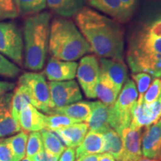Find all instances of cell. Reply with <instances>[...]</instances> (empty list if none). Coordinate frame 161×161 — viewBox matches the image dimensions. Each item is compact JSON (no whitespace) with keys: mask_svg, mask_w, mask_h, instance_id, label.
Returning <instances> with one entry per match:
<instances>
[{"mask_svg":"<svg viewBox=\"0 0 161 161\" xmlns=\"http://www.w3.org/2000/svg\"><path fill=\"white\" fill-rule=\"evenodd\" d=\"M87 3L93 8L111 17L118 23H124L129 21L120 0H87Z\"/></svg>","mask_w":161,"mask_h":161,"instance_id":"44dd1931","label":"cell"},{"mask_svg":"<svg viewBox=\"0 0 161 161\" xmlns=\"http://www.w3.org/2000/svg\"><path fill=\"white\" fill-rule=\"evenodd\" d=\"M101 154H87L78 158L76 161H99Z\"/></svg>","mask_w":161,"mask_h":161,"instance_id":"ab89813d","label":"cell"},{"mask_svg":"<svg viewBox=\"0 0 161 161\" xmlns=\"http://www.w3.org/2000/svg\"><path fill=\"white\" fill-rule=\"evenodd\" d=\"M102 134L105 142L104 152L109 153L116 161H120L123 156L124 150L122 136L114 129H110Z\"/></svg>","mask_w":161,"mask_h":161,"instance_id":"cb8c5ba5","label":"cell"},{"mask_svg":"<svg viewBox=\"0 0 161 161\" xmlns=\"http://www.w3.org/2000/svg\"><path fill=\"white\" fill-rule=\"evenodd\" d=\"M49 52L56 59L75 61L92 50L75 23L60 17L54 18L50 25Z\"/></svg>","mask_w":161,"mask_h":161,"instance_id":"277c9868","label":"cell"},{"mask_svg":"<svg viewBox=\"0 0 161 161\" xmlns=\"http://www.w3.org/2000/svg\"><path fill=\"white\" fill-rule=\"evenodd\" d=\"M23 34L17 25L12 22H0V53L23 66Z\"/></svg>","mask_w":161,"mask_h":161,"instance_id":"52a82bcc","label":"cell"},{"mask_svg":"<svg viewBox=\"0 0 161 161\" xmlns=\"http://www.w3.org/2000/svg\"><path fill=\"white\" fill-rule=\"evenodd\" d=\"M12 96V92L0 96V138L12 136L21 130L19 122L11 114Z\"/></svg>","mask_w":161,"mask_h":161,"instance_id":"7c38bea8","label":"cell"},{"mask_svg":"<svg viewBox=\"0 0 161 161\" xmlns=\"http://www.w3.org/2000/svg\"><path fill=\"white\" fill-rule=\"evenodd\" d=\"M100 72L99 61L96 55L84 56L78 65L76 76L86 96L96 98V86Z\"/></svg>","mask_w":161,"mask_h":161,"instance_id":"ba28073f","label":"cell"},{"mask_svg":"<svg viewBox=\"0 0 161 161\" xmlns=\"http://www.w3.org/2000/svg\"><path fill=\"white\" fill-rule=\"evenodd\" d=\"M158 160H160L161 161V154H160V155L159 156V158H158Z\"/></svg>","mask_w":161,"mask_h":161,"instance_id":"f6af8a7d","label":"cell"},{"mask_svg":"<svg viewBox=\"0 0 161 161\" xmlns=\"http://www.w3.org/2000/svg\"><path fill=\"white\" fill-rule=\"evenodd\" d=\"M104 139L101 133L90 130L84 137L83 142L75 150V158L87 154L104 153Z\"/></svg>","mask_w":161,"mask_h":161,"instance_id":"7402d4cb","label":"cell"},{"mask_svg":"<svg viewBox=\"0 0 161 161\" xmlns=\"http://www.w3.org/2000/svg\"><path fill=\"white\" fill-rule=\"evenodd\" d=\"M28 104H32L31 96L25 86L18 84L13 92L11 100V114L16 121L18 122L20 112Z\"/></svg>","mask_w":161,"mask_h":161,"instance_id":"d4e9b609","label":"cell"},{"mask_svg":"<svg viewBox=\"0 0 161 161\" xmlns=\"http://www.w3.org/2000/svg\"><path fill=\"white\" fill-rule=\"evenodd\" d=\"M75 150L73 148H66L58 161H75Z\"/></svg>","mask_w":161,"mask_h":161,"instance_id":"74e56055","label":"cell"},{"mask_svg":"<svg viewBox=\"0 0 161 161\" xmlns=\"http://www.w3.org/2000/svg\"><path fill=\"white\" fill-rule=\"evenodd\" d=\"M18 84H23L29 91L32 99V105L51 115L52 109L49 86L43 74L25 72L19 77Z\"/></svg>","mask_w":161,"mask_h":161,"instance_id":"8992f818","label":"cell"},{"mask_svg":"<svg viewBox=\"0 0 161 161\" xmlns=\"http://www.w3.org/2000/svg\"><path fill=\"white\" fill-rule=\"evenodd\" d=\"M15 88V84L10 82L0 80V96L7 92H11Z\"/></svg>","mask_w":161,"mask_h":161,"instance_id":"f35d334b","label":"cell"},{"mask_svg":"<svg viewBox=\"0 0 161 161\" xmlns=\"http://www.w3.org/2000/svg\"><path fill=\"white\" fill-rule=\"evenodd\" d=\"M132 78L135 80L137 90L139 91V98H143L144 94L149 87L152 80V76L146 72H138L132 75Z\"/></svg>","mask_w":161,"mask_h":161,"instance_id":"d6a6232c","label":"cell"},{"mask_svg":"<svg viewBox=\"0 0 161 161\" xmlns=\"http://www.w3.org/2000/svg\"><path fill=\"white\" fill-rule=\"evenodd\" d=\"M120 2L127 18L130 20L137 8L138 0H120Z\"/></svg>","mask_w":161,"mask_h":161,"instance_id":"d590c367","label":"cell"},{"mask_svg":"<svg viewBox=\"0 0 161 161\" xmlns=\"http://www.w3.org/2000/svg\"><path fill=\"white\" fill-rule=\"evenodd\" d=\"M78 121L59 114H52V115L45 116V129L49 130L51 131L60 129V128L68 127L78 123Z\"/></svg>","mask_w":161,"mask_h":161,"instance_id":"f1b7e54d","label":"cell"},{"mask_svg":"<svg viewBox=\"0 0 161 161\" xmlns=\"http://www.w3.org/2000/svg\"><path fill=\"white\" fill-rule=\"evenodd\" d=\"M20 72V69L15 64L7 59L0 53V76L5 78H15Z\"/></svg>","mask_w":161,"mask_h":161,"instance_id":"4dcf8cb0","label":"cell"},{"mask_svg":"<svg viewBox=\"0 0 161 161\" xmlns=\"http://www.w3.org/2000/svg\"><path fill=\"white\" fill-rule=\"evenodd\" d=\"M95 92L96 98H99L102 103L108 106H113L119 94L120 90H118L109 76L100 69Z\"/></svg>","mask_w":161,"mask_h":161,"instance_id":"d6986e66","label":"cell"},{"mask_svg":"<svg viewBox=\"0 0 161 161\" xmlns=\"http://www.w3.org/2000/svg\"><path fill=\"white\" fill-rule=\"evenodd\" d=\"M161 93V79L155 78L152 84H150L143 96V102L146 104H152L158 99Z\"/></svg>","mask_w":161,"mask_h":161,"instance_id":"836d02e7","label":"cell"},{"mask_svg":"<svg viewBox=\"0 0 161 161\" xmlns=\"http://www.w3.org/2000/svg\"><path fill=\"white\" fill-rule=\"evenodd\" d=\"M44 150L43 139L39 131L31 132L29 135L26 145V158L31 159L36 154Z\"/></svg>","mask_w":161,"mask_h":161,"instance_id":"f546056e","label":"cell"},{"mask_svg":"<svg viewBox=\"0 0 161 161\" xmlns=\"http://www.w3.org/2000/svg\"><path fill=\"white\" fill-rule=\"evenodd\" d=\"M138 99V92L136 84L128 79L112 106V129L118 134L130 126L132 119V112Z\"/></svg>","mask_w":161,"mask_h":161,"instance_id":"5b68a950","label":"cell"},{"mask_svg":"<svg viewBox=\"0 0 161 161\" xmlns=\"http://www.w3.org/2000/svg\"><path fill=\"white\" fill-rule=\"evenodd\" d=\"M123 142V156L120 161H138L142 158V129L128 127L121 132Z\"/></svg>","mask_w":161,"mask_h":161,"instance_id":"5bb4252c","label":"cell"},{"mask_svg":"<svg viewBox=\"0 0 161 161\" xmlns=\"http://www.w3.org/2000/svg\"><path fill=\"white\" fill-rule=\"evenodd\" d=\"M99 161H116V159L109 153L104 152L101 154Z\"/></svg>","mask_w":161,"mask_h":161,"instance_id":"60d3db41","label":"cell"},{"mask_svg":"<svg viewBox=\"0 0 161 161\" xmlns=\"http://www.w3.org/2000/svg\"><path fill=\"white\" fill-rule=\"evenodd\" d=\"M153 16H154V17H155L156 18H158V19L161 22V6L160 8H159L158 11H157L156 13L154 14Z\"/></svg>","mask_w":161,"mask_h":161,"instance_id":"b9f144b4","label":"cell"},{"mask_svg":"<svg viewBox=\"0 0 161 161\" xmlns=\"http://www.w3.org/2000/svg\"><path fill=\"white\" fill-rule=\"evenodd\" d=\"M161 118V93L158 99L152 104H146L143 98H138L132 112V119L130 128L133 129H142L156 123Z\"/></svg>","mask_w":161,"mask_h":161,"instance_id":"30bf717a","label":"cell"},{"mask_svg":"<svg viewBox=\"0 0 161 161\" xmlns=\"http://www.w3.org/2000/svg\"><path fill=\"white\" fill-rule=\"evenodd\" d=\"M0 161H14V154L7 138H0Z\"/></svg>","mask_w":161,"mask_h":161,"instance_id":"e575fe53","label":"cell"},{"mask_svg":"<svg viewBox=\"0 0 161 161\" xmlns=\"http://www.w3.org/2000/svg\"><path fill=\"white\" fill-rule=\"evenodd\" d=\"M127 61L134 73L146 72L161 77V35L148 31L140 23L128 39Z\"/></svg>","mask_w":161,"mask_h":161,"instance_id":"7a4b0ae2","label":"cell"},{"mask_svg":"<svg viewBox=\"0 0 161 161\" xmlns=\"http://www.w3.org/2000/svg\"><path fill=\"white\" fill-rule=\"evenodd\" d=\"M138 161H159L158 160H156V159H149L147 158H141Z\"/></svg>","mask_w":161,"mask_h":161,"instance_id":"7bdbcfd3","label":"cell"},{"mask_svg":"<svg viewBox=\"0 0 161 161\" xmlns=\"http://www.w3.org/2000/svg\"><path fill=\"white\" fill-rule=\"evenodd\" d=\"M112 106H108L102 102H95L93 110L86 121L90 130L104 134L112 129Z\"/></svg>","mask_w":161,"mask_h":161,"instance_id":"9a60e30c","label":"cell"},{"mask_svg":"<svg viewBox=\"0 0 161 161\" xmlns=\"http://www.w3.org/2000/svg\"><path fill=\"white\" fill-rule=\"evenodd\" d=\"M78 64L74 61H65L51 58L44 69V75L50 81L73 80L76 76Z\"/></svg>","mask_w":161,"mask_h":161,"instance_id":"8fae6325","label":"cell"},{"mask_svg":"<svg viewBox=\"0 0 161 161\" xmlns=\"http://www.w3.org/2000/svg\"><path fill=\"white\" fill-rule=\"evenodd\" d=\"M45 116L35 106L28 104L20 112L19 124L25 131H40L45 128Z\"/></svg>","mask_w":161,"mask_h":161,"instance_id":"2e32d148","label":"cell"},{"mask_svg":"<svg viewBox=\"0 0 161 161\" xmlns=\"http://www.w3.org/2000/svg\"><path fill=\"white\" fill-rule=\"evenodd\" d=\"M52 15L43 11L30 15L23 24V61L26 69L40 71L43 68L49 51Z\"/></svg>","mask_w":161,"mask_h":161,"instance_id":"3957f363","label":"cell"},{"mask_svg":"<svg viewBox=\"0 0 161 161\" xmlns=\"http://www.w3.org/2000/svg\"><path fill=\"white\" fill-rule=\"evenodd\" d=\"M28 137L29 135L27 132L24 130L17 133L16 135L11 136L7 138L13 151L14 161H20L25 158Z\"/></svg>","mask_w":161,"mask_h":161,"instance_id":"4316f807","label":"cell"},{"mask_svg":"<svg viewBox=\"0 0 161 161\" xmlns=\"http://www.w3.org/2000/svg\"><path fill=\"white\" fill-rule=\"evenodd\" d=\"M75 21L92 52L100 58L123 60L124 29L119 23L87 7L76 14Z\"/></svg>","mask_w":161,"mask_h":161,"instance_id":"6da1fadb","label":"cell"},{"mask_svg":"<svg viewBox=\"0 0 161 161\" xmlns=\"http://www.w3.org/2000/svg\"><path fill=\"white\" fill-rule=\"evenodd\" d=\"M142 154L145 158L158 159L161 154V119L146 127L142 136Z\"/></svg>","mask_w":161,"mask_h":161,"instance_id":"4fadbf2b","label":"cell"},{"mask_svg":"<svg viewBox=\"0 0 161 161\" xmlns=\"http://www.w3.org/2000/svg\"><path fill=\"white\" fill-rule=\"evenodd\" d=\"M95 102H78L63 108H55L52 114H59L78 121L79 122H86L93 110Z\"/></svg>","mask_w":161,"mask_h":161,"instance_id":"ffe728a7","label":"cell"},{"mask_svg":"<svg viewBox=\"0 0 161 161\" xmlns=\"http://www.w3.org/2000/svg\"><path fill=\"white\" fill-rule=\"evenodd\" d=\"M59 157L52 155L45 150L42 151L30 159L31 161H58Z\"/></svg>","mask_w":161,"mask_h":161,"instance_id":"8d00e7d4","label":"cell"},{"mask_svg":"<svg viewBox=\"0 0 161 161\" xmlns=\"http://www.w3.org/2000/svg\"><path fill=\"white\" fill-rule=\"evenodd\" d=\"M46 6L62 17L75 16L84 7V0H46Z\"/></svg>","mask_w":161,"mask_h":161,"instance_id":"603a6c76","label":"cell"},{"mask_svg":"<svg viewBox=\"0 0 161 161\" xmlns=\"http://www.w3.org/2000/svg\"><path fill=\"white\" fill-rule=\"evenodd\" d=\"M49 86L52 110L69 105L82 99L79 86L75 80L50 81Z\"/></svg>","mask_w":161,"mask_h":161,"instance_id":"9c48e42d","label":"cell"},{"mask_svg":"<svg viewBox=\"0 0 161 161\" xmlns=\"http://www.w3.org/2000/svg\"><path fill=\"white\" fill-rule=\"evenodd\" d=\"M20 161H31V160H30V159H29V158H24L23 160H21Z\"/></svg>","mask_w":161,"mask_h":161,"instance_id":"ee69618b","label":"cell"},{"mask_svg":"<svg viewBox=\"0 0 161 161\" xmlns=\"http://www.w3.org/2000/svg\"><path fill=\"white\" fill-rule=\"evenodd\" d=\"M19 14L30 16L40 13L46 7V0H14Z\"/></svg>","mask_w":161,"mask_h":161,"instance_id":"83f0119b","label":"cell"},{"mask_svg":"<svg viewBox=\"0 0 161 161\" xmlns=\"http://www.w3.org/2000/svg\"><path fill=\"white\" fill-rule=\"evenodd\" d=\"M100 69L109 76L118 90L121 91L122 86L128 80V71L123 60L101 58Z\"/></svg>","mask_w":161,"mask_h":161,"instance_id":"e0dca14e","label":"cell"},{"mask_svg":"<svg viewBox=\"0 0 161 161\" xmlns=\"http://www.w3.org/2000/svg\"><path fill=\"white\" fill-rule=\"evenodd\" d=\"M89 129L86 122H78L68 127L55 130L62 142L69 148H75L83 142L87 130Z\"/></svg>","mask_w":161,"mask_h":161,"instance_id":"ac0fdd59","label":"cell"},{"mask_svg":"<svg viewBox=\"0 0 161 161\" xmlns=\"http://www.w3.org/2000/svg\"><path fill=\"white\" fill-rule=\"evenodd\" d=\"M40 134L43 139L44 150L52 155L57 157L61 155L66 148L55 133L44 128L40 130Z\"/></svg>","mask_w":161,"mask_h":161,"instance_id":"484cf974","label":"cell"},{"mask_svg":"<svg viewBox=\"0 0 161 161\" xmlns=\"http://www.w3.org/2000/svg\"><path fill=\"white\" fill-rule=\"evenodd\" d=\"M19 15L14 0H0V21L15 19Z\"/></svg>","mask_w":161,"mask_h":161,"instance_id":"1f68e13d","label":"cell"}]
</instances>
